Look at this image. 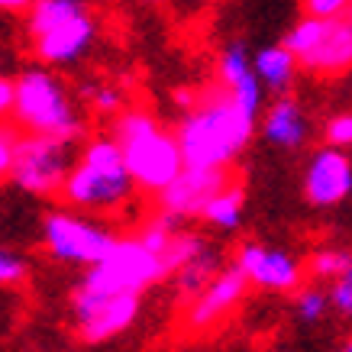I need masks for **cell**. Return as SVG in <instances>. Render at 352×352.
Wrapping results in <instances>:
<instances>
[{
  "instance_id": "6da1fadb",
  "label": "cell",
  "mask_w": 352,
  "mask_h": 352,
  "mask_svg": "<svg viewBox=\"0 0 352 352\" xmlns=\"http://www.w3.org/2000/svg\"><path fill=\"white\" fill-rule=\"evenodd\" d=\"M258 129V113L245 110L220 81L194 91L182 110L175 136L188 165L197 168H230Z\"/></svg>"
},
{
  "instance_id": "7a4b0ae2",
  "label": "cell",
  "mask_w": 352,
  "mask_h": 352,
  "mask_svg": "<svg viewBox=\"0 0 352 352\" xmlns=\"http://www.w3.org/2000/svg\"><path fill=\"white\" fill-rule=\"evenodd\" d=\"M136 194L139 188L123 162V152H120L113 133H97V136L85 139L62 188V201L75 210L110 220V217L129 210Z\"/></svg>"
},
{
  "instance_id": "3957f363",
  "label": "cell",
  "mask_w": 352,
  "mask_h": 352,
  "mask_svg": "<svg viewBox=\"0 0 352 352\" xmlns=\"http://www.w3.org/2000/svg\"><path fill=\"white\" fill-rule=\"evenodd\" d=\"M110 133L120 142L123 162L142 194H162L188 165L175 129L146 107H126L110 120Z\"/></svg>"
},
{
  "instance_id": "277c9868",
  "label": "cell",
  "mask_w": 352,
  "mask_h": 352,
  "mask_svg": "<svg viewBox=\"0 0 352 352\" xmlns=\"http://www.w3.org/2000/svg\"><path fill=\"white\" fill-rule=\"evenodd\" d=\"M16 81V97H13V123L20 133H36V136H52L65 142H78L85 136V113L72 87L55 75L49 65H30L23 68Z\"/></svg>"
},
{
  "instance_id": "5b68a950",
  "label": "cell",
  "mask_w": 352,
  "mask_h": 352,
  "mask_svg": "<svg viewBox=\"0 0 352 352\" xmlns=\"http://www.w3.org/2000/svg\"><path fill=\"white\" fill-rule=\"evenodd\" d=\"M26 39L36 62L72 68L97 43V20L85 0H32L26 10Z\"/></svg>"
},
{
  "instance_id": "8992f818",
  "label": "cell",
  "mask_w": 352,
  "mask_h": 352,
  "mask_svg": "<svg viewBox=\"0 0 352 352\" xmlns=\"http://www.w3.org/2000/svg\"><path fill=\"white\" fill-rule=\"evenodd\" d=\"M281 43L298 58L300 72L314 78H340L352 72V20L349 16H300Z\"/></svg>"
},
{
  "instance_id": "52a82bcc",
  "label": "cell",
  "mask_w": 352,
  "mask_h": 352,
  "mask_svg": "<svg viewBox=\"0 0 352 352\" xmlns=\"http://www.w3.org/2000/svg\"><path fill=\"white\" fill-rule=\"evenodd\" d=\"M162 278H168L165 256L142 233H133V236H117V243L110 245L107 256L94 262L91 268H85L81 281L94 285V288L142 294V291L155 288Z\"/></svg>"
},
{
  "instance_id": "ba28073f",
  "label": "cell",
  "mask_w": 352,
  "mask_h": 352,
  "mask_svg": "<svg viewBox=\"0 0 352 352\" xmlns=\"http://www.w3.org/2000/svg\"><path fill=\"white\" fill-rule=\"evenodd\" d=\"M43 243H45V252L55 262L91 268L94 262H100L107 256L110 245L117 243V236L110 233L104 217L65 207V210H52L43 220Z\"/></svg>"
},
{
  "instance_id": "9c48e42d",
  "label": "cell",
  "mask_w": 352,
  "mask_h": 352,
  "mask_svg": "<svg viewBox=\"0 0 352 352\" xmlns=\"http://www.w3.org/2000/svg\"><path fill=\"white\" fill-rule=\"evenodd\" d=\"M75 142L20 133L10 182L32 197H62V188L68 182L72 165H75Z\"/></svg>"
},
{
  "instance_id": "30bf717a",
  "label": "cell",
  "mask_w": 352,
  "mask_h": 352,
  "mask_svg": "<svg viewBox=\"0 0 352 352\" xmlns=\"http://www.w3.org/2000/svg\"><path fill=\"white\" fill-rule=\"evenodd\" d=\"M139 298L133 291H107L78 281L72 291V327L81 342H107L126 333L139 317Z\"/></svg>"
},
{
  "instance_id": "8fae6325",
  "label": "cell",
  "mask_w": 352,
  "mask_h": 352,
  "mask_svg": "<svg viewBox=\"0 0 352 352\" xmlns=\"http://www.w3.org/2000/svg\"><path fill=\"white\" fill-rule=\"evenodd\" d=\"M233 265L245 275V281L268 294H294L307 281V265L291 256L281 245H265L245 239L233 256Z\"/></svg>"
},
{
  "instance_id": "7c38bea8",
  "label": "cell",
  "mask_w": 352,
  "mask_h": 352,
  "mask_svg": "<svg viewBox=\"0 0 352 352\" xmlns=\"http://www.w3.org/2000/svg\"><path fill=\"white\" fill-rule=\"evenodd\" d=\"M249 281L236 265L220 268V275L207 285V288L197 294L194 300H188L182 307V330L191 333V336H201V333H210L217 327H223L230 317H233L239 304L249 294Z\"/></svg>"
},
{
  "instance_id": "4fadbf2b",
  "label": "cell",
  "mask_w": 352,
  "mask_h": 352,
  "mask_svg": "<svg viewBox=\"0 0 352 352\" xmlns=\"http://www.w3.org/2000/svg\"><path fill=\"white\" fill-rule=\"evenodd\" d=\"M352 194V159L346 149H333L323 142L310 155L304 168V197L317 210H330Z\"/></svg>"
},
{
  "instance_id": "5bb4252c",
  "label": "cell",
  "mask_w": 352,
  "mask_h": 352,
  "mask_svg": "<svg viewBox=\"0 0 352 352\" xmlns=\"http://www.w3.org/2000/svg\"><path fill=\"white\" fill-rule=\"evenodd\" d=\"M230 178H233L230 168H197V165H184L182 175L162 194H155V197H159V210H168V214L182 217V220L201 217L207 201H210Z\"/></svg>"
},
{
  "instance_id": "9a60e30c",
  "label": "cell",
  "mask_w": 352,
  "mask_h": 352,
  "mask_svg": "<svg viewBox=\"0 0 352 352\" xmlns=\"http://www.w3.org/2000/svg\"><path fill=\"white\" fill-rule=\"evenodd\" d=\"M258 129L265 142L285 152H298L310 139V117L294 94H275V100L258 117Z\"/></svg>"
},
{
  "instance_id": "2e32d148",
  "label": "cell",
  "mask_w": 352,
  "mask_h": 352,
  "mask_svg": "<svg viewBox=\"0 0 352 352\" xmlns=\"http://www.w3.org/2000/svg\"><path fill=\"white\" fill-rule=\"evenodd\" d=\"M217 81L230 91V94L243 104L245 110H252L262 117L265 110V87L256 75V65L249 58L243 43H230L217 55Z\"/></svg>"
},
{
  "instance_id": "e0dca14e",
  "label": "cell",
  "mask_w": 352,
  "mask_h": 352,
  "mask_svg": "<svg viewBox=\"0 0 352 352\" xmlns=\"http://www.w3.org/2000/svg\"><path fill=\"white\" fill-rule=\"evenodd\" d=\"M252 65H256V75H258V81H262V87L272 91V94H288L291 85L298 81V72H300L298 58H294V52H291L285 43L258 49V52L252 55Z\"/></svg>"
},
{
  "instance_id": "ac0fdd59",
  "label": "cell",
  "mask_w": 352,
  "mask_h": 352,
  "mask_svg": "<svg viewBox=\"0 0 352 352\" xmlns=\"http://www.w3.org/2000/svg\"><path fill=\"white\" fill-rule=\"evenodd\" d=\"M220 252H217L214 245L210 249H204L197 258H191L188 265H182L175 275H171V281H175V298H178V304H188V300H194L197 294H201L210 281H214L217 275H220Z\"/></svg>"
},
{
  "instance_id": "d6986e66",
  "label": "cell",
  "mask_w": 352,
  "mask_h": 352,
  "mask_svg": "<svg viewBox=\"0 0 352 352\" xmlns=\"http://www.w3.org/2000/svg\"><path fill=\"white\" fill-rule=\"evenodd\" d=\"M243 217H245V191L236 178H230L201 210L204 223L217 226V230H236L243 223Z\"/></svg>"
},
{
  "instance_id": "ffe728a7",
  "label": "cell",
  "mask_w": 352,
  "mask_h": 352,
  "mask_svg": "<svg viewBox=\"0 0 352 352\" xmlns=\"http://www.w3.org/2000/svg\"><path fill=\"white\" fill-rule=\"evenodd\" d=\"M352 258V245H317L307 258H304V265H307V278L310 281H320V285H333L336 278L346 272Z\"/></svg>"
},
{
  "instance_id": "44dd1931",
  "label": "cell",
  "mask_w": 352,
  "mask_h": 352,
  "mask_svg": "<svg viewBox=\"0 0 352 352\" xmlns=\"http://www.w3.org/2000/svg\"><path fill=\"white\" fill-rule=\"evenodd\" d=\"M327 314H333V304H330V288L320 285V281H304L298 291H294V317L300 323H320L327 320Z\"/></svg>"
},
{
  "instance_id": "7402d4cb",
  "label": "cell",
  "mask_w": 352,
  "mask_h": 352,
  "mask_svg": "<svg viewBox=\"0 0 352 352\" xmlns=\"http://www.w3.org/2000/svg\"><path fill=\"white\" fill-rule=\"evenodd\" d=\"M81 100L94 110L97 117H104V120L120 117V113L129 107L123 87L107 85V81H87V85H81Z\"/></svg>"
},
{
  "instance_id": "603a6c76",
  "label": "cell",
  "mask_w": 352,
  "mask_h": 352,
  "mask_svg": "<svg viewBox=\"0 0 352 352\" xmlns=\"http://www.w3.org/2000/svg\"><path fill=\"white\" fill-rule=\"evenodd\" d=\"M204 249H210V243L204 239L201 233H191V230H178V233L168 239L165 245V268H168V275H175L182 265H188L191 258H197Z\"/></svg>"
},
{
  "instance_id": "cb8c5ba5",
  "label": "cell",
  "mask_w": 352,
  "mask_h": 352,
  "mask_svg": "<svg viewBox=\"0 0 352 352\" xmlns=\"http://www.w3.org/2000/svg\"><path fill=\"white\" fill-rule=\"evenodd\" d=\"M323 142L333 149H352V110H340L323 123Z\"/></svg>"
},
{
  "instance_id": "d4e9b609",
  "label": "cell",
  "mask_w": 352,
  "mask_h": 352,
  "mask_svg": "<svg viewBox=\"0 0 352 352\" xmlns=\"http://www.w3.org/2000/svg\"><path fill=\"white\" fill-rule=\"evenodd\" d=\"M327 288H330L333 314L342 317V320H352V258H349V265H346V272L333 285H327Z\"/></svg>"
},
{
  "instance_id": "484cf974",
  "label": "cell",
  "mask_w": 352,
  "mask_h": 352,
  "mask_svg": "<svg viewBox=\"0 0 352 352\" xmlns=\"http://www.w3.org/2000/svg\"><path fill=\"white\" fill-rule=\"evenodd\" d=\"M23 278H26V262L10 249H0V288L20 285Z\"/></svg>"
},
{
  "instance_id": "4316f807",
  "label": "cell",
  "mask_w": 352,
  "mask_h": 352,
  "mask_svg": "<svg viewBox=\"0 0 352 352\" xmlns=\"http://www.w3.org/2000/svg\"><path fill=\"white\" fill-rule=\"evenodd\" d=\"M16 139H20V133L10 126H3V120H0V182H10L13 155H16Z\"/></svg>"
},
{
  "instance_id": "83f0119b",
  "label": "cell",
  "mask_w": 352,
  "mask_h": 352,
  "mask_svg": "<svg viewBox=\"0 0 352 352\" xmlns=\"http://www.w3.org/2000/svg\"><path fill=\"white\" fill-rule=\"evenodd\" d=\"M352 0H304L307 16H349Z\"/></svg>"
},
{
  "instance_id": "f1b7e54d",
  "label": "cell",
  "mask_w": 352,
  "mask_h": 352,
  "mask_svg": "<svg viewBox=\"0 0 352 352\" xmlns=\"http://www.w3.org/2000/svg\"><path fill=\"white\" fill-rule=\"evenodd\" d=\"M13 97H16V81L0 75V120L13 117Z\"/></svg>"
},
{
  "instance_id": "f546056e",
  "label": "cell",
  "mask_w": 352,
  "mask_h": 352,
  "mask_svg": "<svg viewBox=\"0 0 352 352\" xmlns=\"http://www.w3.org/2000/svg\"><path fill=\"white\" fill-rule=\"evenodd\" d=\"M32 0H0V13H26Z\"/></svg>"
},
{
  "instance_id": "4dcf8cb0",
  "label": "cell",
  "mask_w": 352,
  "mask_h": 352,
  "mask_svg": "<svg viewBox=\"0 0 352 352\" xmlns=\"http://www.w3.org/2000/svg\"><path fill=\"white\" fill-rule=\"evenodd\" d=\"M333 352H352V336H346V340L340 342V346H336V349Z\"/></svg>"
},
{
  "instance_id": "1f68e13d",
  "label": "cell",
  "mask_w": 352,
  "mask_h": 352,
  "mask_svg": "<svg viewBox=\"0 0 352 352\" xmlns=\"http://www.w3.org/2000/svg\"><path fill=\"white\" fill-rule=\"evenodd\" d=\"M349 20H352V7H349Z\"/></svg>"
},
{
  "instance_id": "d6a6232c",
  "label": "cell",
  "mask_w": 352,
  "mask_h": 352,
  "mask_svg": "<svg viewBox=\"0 0 352 352\" xmlns=\"http://www.w3.org/2000/svg\"><path fill=\"white\" fill-rule=\"evenodd\" d=\"M275 352H285V349H275Z\"/></svg>"
},
{
  "instance_id": "836d02e7",
  "label": "cell",
  "mask_w": 352,
  "mask_h": 352,
  "mask_svg": "<svg viewBox=\"0 0 352 352\" xmlns=\"http://www.w3.org/2000/svg\"><path fill=\"white\" fill-rule=\"evenodd\" d=\"M149 3H155V0H149Z\"/></svg>"
}]
</instances>
